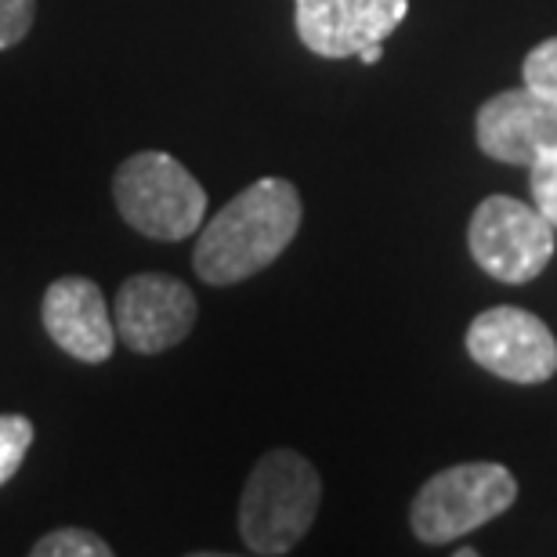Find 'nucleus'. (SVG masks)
I'll return each mask as SVG.
<instances>
[{
	"label": "nucleus",
	"instance_id": "obj_1",
	"mask_svg": "<svg viewBox=\"0 0 557 557\" xmlns=\"http://www.w3.org/2000/svg\"><path fill=\"white\" fill-rule=\"evenodd\" d=\"M300 193L286 177H261L232 196L199 232L193 269L210 286L247 283L286 253L300 228Z\"/></svg>",
	"mask_w": 557,
	"mask_h": 557
},
{
	"label": "nucleus",
	"instance_id": "obj_2",
	"mask_svg": "<svg viewBox=\"0 0 557 557\" xmlns=\"http://www.w3.org/2000/svg\"><path fill=\"white\" fill-rule=\"evenodd\" d=\"M322 504L319 471L294 449L264 453L247 478L239 499V536L247 550L289 554L315 525Z\"/></svg>",
	"mask_w": 557,
	"mask_h": 557
},
{
	"label": "nucleus",
	"instance_id": "obj_3",
	"mask_svg": "<svg viewBox=\"0 0 557 557\" xmlns=\"http://www.w3.org/2000/svg\"><path fill=\"white\" fill-rule=\"evenodd\" d=\"M113 199L120 218L145 239L182 243L203 228L207 193L174 156L145 149L116 166Z\"/></svg>",
	"mask_w": 557,
	"mask_h": 557
},
{
	"label": "nucleus",
	"instance_id": "obj_4",
	"mask_svg": "<svg viewBox=\"0 0 557 557\" xmlns=\"http://www.w3.org/2000/svg\"><path fill=\"white\" fill-rule=\"evenodd\" d=\"M518 482L504 463H456L445 467L423 482L413 507H409V525L420 543H453L467 532L488 525L504 510L515 507Z\"/></svg>",
	"mask_w": 557,
	"mask_h": 557
},
{
	"label": "nucleus",
	"instance_id": "obj_5",
	"mask_svg": "<svg viewBox=\"0 0 557 557\" xmlns=\"http://www.w3.org/2000/svg\"><path fill=\"white\" fill-rule=\"evenodd\" d=\"M474 264L496 283H532L554 258V225L515 196H485L467 225Z\"/></svg>",
	"mask_w": 557,
	"mask_h": 557
},
{
	"label": "nucleus",
	"instance_id": "obj_6",
	"mask_svg": "<svg viewBox=\"0 0 557 557\" xmlns=\"http://www.w3.org/2000/svg\"><path fill=\"white\" fill-rule=\"evenodd\" d=\"M467 355L510 384H543L557 373V341L550 326L515 305L485 308L471 322Z\"/></svg>",
	"mask_w": 557,
	"mask_h": 557
},
{
	"label": "nucleus",
	"instance_id": "obj_7",
	"mask_svg": "<svg viewBox=\"0 0 557 557\" xmlns=\"http://www.w3.org/2000/svg\"><path fill=\"white\" fill-rule=\"evenodd\" d=\"M199 305L182 278L163 272L131 275L116 294V341L135 355H160L177 348L196 326Z\"/></svg>",
	"mask_w": 557,
	"mask_h": 557
},
{
	"label": "nucleus",
	"instance_id": "obj_8",
	"mask_svg": "<svg viewBox=\"0 0 557 557\" xmlns=\"http://www.w3.org/2000/svg\"><path fill=\"white\" fill-rule=\"evenodd\" d=\"M409 15V0H294L300 44L319 59H351L384 44Z\"/></svg>",
	"mask_w": 557,
	"mask_h": 557
},
{
	"label": "nucleus",
	"instance_id": "obj_9",
	"mask_svg": "<svg viewBox=\"0 0 557 557\" xmlns=\"http://www.w3.org/2000/svg\"><path fill=\"white\" fill-rule=\"evenodd\" d=\"M474 135L488 160L529 166L540 152L557 145V102L525 84L499 91L478 109Z\"/></svg>",
	"mask_w": 557,
	"mask_h": 557
},
{
	"label": "nucleus",
	"instance_id": "obj_10",
	"mask_svg": "<svg viewBox=\"0 0 557 557\" xmlns=\"http://www.w3.org/2000/svg\"><path fill=\"white\" fill-rule=\"evenodd\" d=\"M40 319L48 337L59 344L76 362H106L116 348V326L113 311L106 305V294L95 278L65 275L54 278L44 294Z\"/></svg>",
	"mask_w": 557,
	"mask_h": 557
},
{
	"label": "nucleus",
	"instance_id": "obj_11",
	"mask_svg": "<svg viewBox=\"0 0 557 557\" xmlns=\"http://www.w3.org/2000/svg\"><path fill=\"white\" fill-rule=\"evenodd\" d=\"M113 547L87 529H59L33 543V557H109Z\"/></svg>",
	"mask_w": 557,
	"mask_h": 557
},
{
	"label": "nucleus",
	"instance_id": "obj_12",
	"mask_svg": "<svg viewBox=\"0 0 557 557\" xmlns=\"http://www.w3.org/2000/svg\"><path fill=\"white\" fill-rule=\"evenodd\" d=\"M33 445V423L18 413H0V485H8L18 474L22 460Z\"/></svg>",
	"mask_w": 557,
	"mask_h": 557
},
{
	"label": "nucleus",
	"instance_id": "obj_13",
	"mask_svg": "<svg viewBox=\"0 0 557 557\" xmlns=\"http://www.w3.org/2000/svg\"><path fill=\"white\" fill-rule=\"evenodd\" d=\"M529 188H532V207L557 228V145L540 152L529 163Z\"/></svg>",
	"mask_w": 557,
	"mask_h": 557
},
{
	"label": "nucleus",
	"instance_id": "obj_14",
	"mask_svg": "<svg viewBox=\"0 0 557 557\" xmlns=\"http://www.w3.org/2000/svg\"><path fill=\"white\" fill-rule=\"evenodd\" d=\"M521 81H525V87H532V91L547 95L557 102V37L536 44L525 62H521Z\"/></svg>",
	"mask_w": 557,
	"mask_h": 557
},
{
	"label": "nucleus",
	"instance_id": "obj_15",
	"mask_svg": "<svg viewBox=\"0 0 557 557\" xmlns=\"http://www.w3.org/2000/svg\"><path fill=\"white\" fill-rule=\"evenodd\" d=\"M37 15V0H0V51L15 48Z\"/></svg>",
	"mask_w": 557,
	"mask_h": 557
},
{
	"label": "nucleus",
	"instance_id": "obj_16",
	"mask_svg": "<svg viewBox=\"0 0 557 557\" xmlns=\"http://www.w3.org/2000/svg\"><path fill=\"white\" fill-rule=\"evenodd\" d=\"M381 54H384V44H366V48L355 54L362 65H373V62H381Z\"/></svg>",
	"mask_w": 557,
	"mask_h": 557
}]
</instances>
